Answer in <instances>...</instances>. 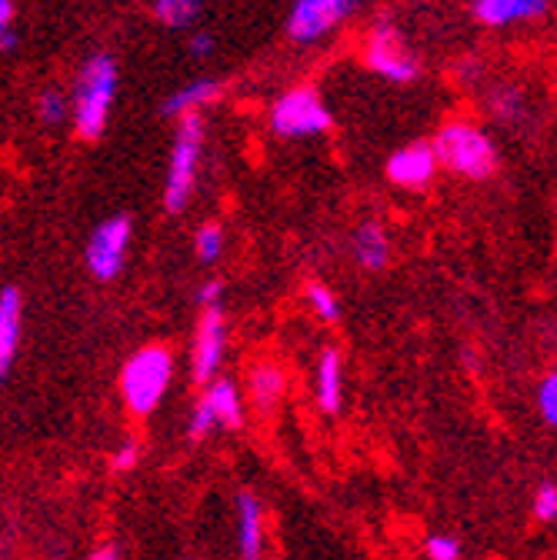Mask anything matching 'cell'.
<instances>
[{
    "label": "cell",
    "mask_w": 557,
    "mask_h": 560,
    "mask_svg": "<svg viewBox=\"0 0 557 560\" xmlns=\"http://www.w3.org/2000/svg\"><path fill=\"white\" fill-rule=\"evenodd\" d=\"M154 14L167 31H187L200 21L204 0H154Z\"/></svg>",
    "instance_id": "cell-19"
},
{
    "label": "cell",
    "mask_w": 557,
    "mask_h": 560,
    "mask_svg": "<svg viewBox=\"0 0 557 560\" xmlns=\"http://www.w3.org/2000/svg\"><path fill=\"white\" fill-rule=\"evenodd\" d=\"M351 257L361 270H384L391 260V237L384 231V224L378 221H364L358 224V231L351 234Z\"/></svg>",
    "instance_id": "cell-17"
},
{
    "label": "cell",
    "mask_w": 557,
    "mask_h": 560,
    "mask_svg": "<svg viewBox=\"0 0 557 560\" xmlns=\"http://www.w3.org/2000/svg\"><path fill=\"white\" fill-rule=\"evenodd\" d=\"M21 324H24V301L18 288L0 291V381H8L21 350Z\"/></svg>",
    "instance_id": "cell-13"
},
{
    "label": "cell",
    "mask_w": 557,
    "mask_h": 560,
    "mask_svg": "<svg viewBox=\"0 0 557 560\" xmlns=\"http://www.w3.org/2000/svg\"><path fill=\"white\" fill-rule=\"evenodd\" d=\"M550 11V0H471V14L484 27L531 24Z\"/></svg>",
    "instance_id": "cell-11"
},
{
    "label": "cell",
    "mask_w": 557,
    "mask_h": 560,
    "mask_svg": "<svg viewBox=\"0 0 557 560\" xmlns=\"http://www.w3.org/2000/svg\"><path fill=\"white\" fill-rule=\"evenodd\" d=\"M117 88H120V70L114 54L97 50L81 63L71 91V124L81 140H97L107 130Z\"/></svg>",
    "instance_id": "cell-1"
},
{
    "label": "cell",
    "mask_w": 557,
    "mask_h": 560,
    "mask_svg": "<svg viewBox=\"0 0 557 560\" xmlns=\"http://www.w3.org/2000/svg\"><path fill=\"white\" fill-rule=\"evenodd\" d=\"M314 397L324 413H337L344 404V361L334 347H324L314 368Z\"/></svg>",
    "instance_id": "cell-15"
},
{
    "label": "cell",
    "mask_w": 557,
    "mask_h": 560,
    "mask_svg": "<svg viewBox=\"0 0 557 560\" xmlns=\"http://www.w3.org/2000/svg\"><path fill=\"white\" fill-rule=\"evenodd\" d=\"M491 110H495L498 120L511 124V120H518L524 114V94L518 88H501V91L491 94Z\"/></svg>",
    "instance_id": "cell-25"
},
{
    "label": "cell",
    "mask_w": 557,
    "mask_h": 560,
    "mask_svg": "<svg viewBox=\"0 0 557 560\" xmlns=\"http://www.w3.org/2000/svg\"><path fill=\"white\" fill-rule=\"evenodd\" d=\"M384 171H387L391 184L417 190V187H428L441 167H438V158H434L431 144H407V148H401V151H394L387 158Z\"/></svg>",
    "instance_id": "cell-10"
},
{
    "label": "cell",
    "mask_w": 557,
    "mask_h": 560,
    "mask_svg": "<svg viewBox=\"0 0 557 560\" xmlns=\"http://www.w3.org/2000/svg\"><path fill=\"white\" fill-rule=\"evenodd\" d=\"M18 11H14V0H0V54H11L21 44L18 34Z\"/></svg>",
    "instance_id": "cell-28"
},
{
    "label": "cell",
    "mask_w": 557,
    "mask_h": 560,
    "mask_svg": "<svg viewBox=\"0 0 557 560\" xmlns=\"http://www.w3.org/2000/svg\"><path fill=\"white\" fill-rule=\"evenodd\" d=\"M200 158H204V117L184 114L177 117L171 161H167V180H164V210L181 214L190 203L197 177H200Z\"/></svg>",
    "instance_id": "cell-4"
},
{
    "label": "cell",
    "mask_w": 557,
    "mask_h": 560,
    "mask_svg": "<svg viewBox=\"0 0 557 560\" xmlns=\"http://www.w3.org/2000/svg\"><path fill=\"white\" fill-rule=\"evenodd\" d=\"M194 254L200 264H218L224 254V228L221 224H204L194 234Z\"/></svg>",
    "instance_id": "cell-22"
},
{
    "label": "cell",
    "mask_w": 557,
    "mask_h": 560,
    "mask_svg": "<svg viewBox=\"0 0 557 560\" xmlns=\"http://www.w3.org/2000/svg\"><path fill=\"white\" fill-rule=\"evenodd\" d=\"M358 8L361 0H294L288 11V37L301 47L321 44Z\"/></svg>",
    "instance_id": "cell-8"
},
{
    "label": "cell",
    "mask_w": 557,
    "mask_h": 560,
    "mask_svg": "<svg viewBox=\"0 0 557 560\" xmlns=\"http://www.w3.org/2000/svg\"><path fill=\"white\" fill-rule=\"evenodd\" d=\"M531 514L537 524H554L557 521V483L544 480L537 490H534V498H531Z\"/></svg>",
    "instance_id": "cell-24"
},
{
    "label": "cell",
    "mask_w": 557,
    "mask_h": 560,
    "mask_svg": "<svg viewBox=\"0 0 557 560\" xmlns=\"http://www.w3.org/2000/svg\"><path fill=\"white\" fill-rule=\"evenodd\" d=\"M304 298H307V304H311L317 320H324V324H337L340 320V301H337V294L327 284H321V280H311V284L304 288Z\"/></svg>",
    "instance_id": "cell-21"
},
{
    "label": "cell",
    "mask_w": 557,
    "mask_h": 560,
    "mask_svg": "<svg viewBox=\"0 0 557 560\" xmlns=\"http://www.w3.org/2000/svg\"><path fill=\"white\" fill-rule=\"evenodd\" d=\"M130 237H134V221L130 214H114L107 221H101L88 244H84V264L88 273L101 284H111V280L120 277L124 264H127V250H130Z\"/></svg>",
    "instance_id": "cell-7"
},
{
    "label": "cell",
    "mask_w": 557,
    "mask_h": 560,
    "mask_svg": "<svg viewBox=\"0 0 557 560\" xmlns=\"http://www.w3.org/2000/svg\"><path fill=\"white\" fill-rule=\"evenodd\" d=\"M224 94V84L218 78H197V81H187L181 84L177 91H171L164 101H161V117H184V114H200L207 104H214L218 97Z\"/></svg>",
    "instance_id": "cell-14"
},
{
    "label": "cell",
    "mask_w": 557,
    "mask_h": 560,
    "mask_svg": "<svg viewBox=\"0 0 557 560\" xmlns=\"http://www.w3.org/2000/svg\"><path fill=\"white\" fill-rule=\"evenodd\" d=\"M37 120L44 127H60L63 120H71V97L57 88H47L37 94Z\"/></svg>",
    "instance_id": "cell-20"
},
{
    "label": "cell",
    "mask_w": 557,
    "mask_h": 560,
    "mask_svg": "<svg viewBox=\"0 0 557 560\" xmlns=\"http://www.w3.org/2000/svg\"><path fill=\"white\" fill-rule=\"evenodd\" d=\"M237 557L241 560H264L267 553V524H264V504L251 490L237 494Z\"/></svg>",
    "instance_id": "cell-12"
},
{
    "label": "cell",
    "mask_w": 557,
    "mask_h": 560,
    "mask_svg": "<svg viewBox=\"0 0 557 560\" xmlns=\"http://www.w3.org/2000/svg\"><path fill=\"white\" fill-rule=\"evenodd\" d=\"M364 63L374 70L378 78H384V81H391L397 88H407V84H414L417 78H421V57L414 54V47L407 44L401 27L391 24V21H378L368 31Z\"/></svg>",
    "instance_id": "cell-6"
},
{
    "label": "cell",
    "mask_w": 557,
    "mask_h": 560,
    "mask_svg": "<svg viewBox=\"0 0 557 560\" xmlns=\"http://www.w3.org/2000/svg\"><path fill=\"white\" fill-rule=\"evenodd\" d=\"M267 124L277 137L285 140H304V137H321L330 130L334 117L324 104V97L314 88H291L270 104Z\"/></svg>",
    "instance_id": "cell-5"
},
{
    "label": "cell",
    "mask_w": 557,
    "mask_h": 560,
    "mask_svg": "<svg viewBox=\"0 0 557 560\" xmlns=\"http://www.w3.org/2000/svg\"><path fill=\"white\" fill-rule=\"evenodd\" d=\"M200 400L211 407V413L218 417V428L241 431V424H244V397H241L234 381L218 374L214 381L204 384V397Z\"/></svg>",
    "instance_id": "cell-16"
},
{
    "label": "cell",
    "mask_w": 557,
    "mask_h": 560,
    "mask_svg": "<svg viewBox=\"0 0 557 560\" xmlns=\"http://www.w3.org/2000/svg\"><path fill=\"white\" fill-rule=\"evenodd\" d=\"M537 413L547 428L557 431V371L544 374L541 384H537Z\"/></svg>",
    "instance_id": "cell-23"
},
{
    "label": "cell",
    "mask_w": 557,
    "mask_h": 560,
    "mask_svg": "<svg viewBox=\"0 0 557 560\" xmlns=\"http://www.w3.org/2000/svg\"><path fill=\"white\" fill-rule=\"evenodd\" d=\"M171 381H174V354L164 343H151L127 358L120 371V397L130 413L148 417L171 390Z\"/></svg>",
    "instance_id": "cell-3"
},
{
    "label": "cell",
    "mask_w": 557,
    "mask_h": 560,
    "mask_svg": "<svg viewBox=\"0 0 557 560\" xmlns=\"http://www.w3.org/2000/svg\"><path fill=\"white\" fill-rule=\"evenodd\" d=\"M434 158L438 167L467 177V180H487L498 171V144L487 137L484 127L471 120H448L434 137Z\"/></svg>",
    "instance_id": "cell-2"
},
{
    "label": "cell",
    "mask_w": 557,
    "mask_h": 560,
    "mask_svg": "<svg viewBox=\"0 0 557 560\" xmlns=\"http://www.w3.org/2000/svg\"><path fill=\"white\" fill-rule=\"evenodd\" d=\"M88 560H120V547L117 544H101L97 550L88 553Z\"/></svg>",
    "instance_id": "cell-32"
},
{
    "label": "cell",
    "mask_w": 557,
    "mask_h": 560,
    "mask_svg": "<svg viewBox=\"0 0 557 560\" xmlns=\"http://www.w3.org/2000/svg\"><path fill=\"white\" fill-rule=\"evenodd\" d=\"M221 298H224L221 280H204V284L197 288V294H194L197 307H214V304H221Z\"/></svg>",
    "instance_id": "cell-31"
},
{
    "label": "cell",
    "mask_w": 557,
    "mask_h": 560,
    "mask_svg": "<svg viewBox=\"0 0 557 560\" xmlns=\"http://www.w3.org/2000/svg\"><path fill=\"white\" fill-rule=\"evenodd\" d=\"M218 431V417L211 413V407H207L204 400L194 404L190 417H187V434L190 441H204V438H211Z\"/></svg>",
    "instance_id": "cell-27"
},
{
    "label": "cell",
    "mask_w": 557,
    "mask_h": 560,
    "mask_svg": "<svg viewBox=\"0 0 557 560\" xmlns=\"http://www.w3.org/2000/svg\"><path fill=\"white\" fill-rule=\"evenodd\" d=\"M137 460H141V444L137 441H124L114 454H111V470L114 474H130L137 467Z\"/></svg>",
    "instance_id": "cell-29"
},
{
    "label": "cell",
    "mask_w": 557,
    "mask_h": 560,
    "mask_svg": "<svg viewBox=\"0 0 557 560\" xmlns=\"http://www.w3.org/2000/svg\"><path fill=\"white\" fill-rule=\"evenodd\" d=\"M214 47H218V40H214L211 31H190V37H187V54L190 57L204 60V57L214 54Z\"/></svg>",
    "instance_id": "cell-30"
},
{
    "label": "cell",
    "mask_w": 557,
    "mask_h": 560,
    "mask_svg": "<svg viewBox=\"0 0 557 560\" xmlns=\"http://www.w3.org/2000/svg\"><path fill=\"white\" fill-rule=\"evenodd\" d=\"M425 557L428 560H461L464 547L454 534H428L425 540Z\"/></svg>",
    "instance_id": "cell-26"
},
{
    "label": "cell",
    "mask_w": 557,
    "mask_h": 560,
    "mask_svg": "<svg viewBox=\"0 0 557 560\" xmlns=\"http://www.w3.org/2000/svg\"><path fill=\"white\" fill-rule=\"evenodd\" d=\"M224 350H228V320L221 304L200 307L197 330H194V350H190V371L197 384L214 381L224 368Z\"/></svg>",
    "instance_id": "cell-9"
},
{
    "label": "cell",
    "mask_w": 557,
    "mask_h": 560,
    "mask_svg": "<svg viewBox=\"0 0 557 560\" xmlns=\"http://www.w3.org/2000/svg\"><path fill=\"white\" fill-rule=\"evenodd\" d=\"M285 387H288V377H285V371L277 368L274 361H260L257 368H251L247 397H251V404H254L260 413H267V410H274L277 404H281Z\"/></svg>",
    "instance_id": "cell-18"
}]
</instances>
